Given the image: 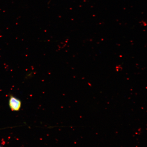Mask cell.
<instances>
[{"mask_svg":"<svg viewBox=\"0 0 147 147\" xmlns=\"http://www.w3.org/2000/svg\"><path fill=\"white\" fill-rule=\"evenodd\" d=\"M9 106L13 111H18L20 109L21 102L20 100L11 96L9 100Z\"/></svg>","mask_w":147,"mask_h":147,"instance_id":"cell-1","label":"cell"},{"mask_svg":"<svg viewBox=\"0 0 147 147\" xmlns=\"http://www.w3.org/2000/svg\"></svg>","mask_w":147,"mask_h":147,"instance_id":"cell-2","label":"cell"}]
</instances>
